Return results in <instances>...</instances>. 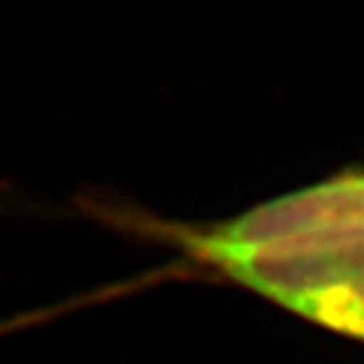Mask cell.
I'll list each match as a JSON object with an SVG mask.
<instances>
[{
    "label": "cell",
    "instance_id": "7a4b0ae2",
    "mask_svg": "<svg viewBox=\"0 0 364 364\" xmlns=\"http://www.w3.org/2000/svg\"><path fill=\"white\" fill-rule=\"evenodd\" d=\"M305 240H364V168H343L189 235V246L248 248Z\"/></svg>",
    "mask_w": 364,
    "mask_h": 364
},
{
    "label": "cell",
    "instance_id": "6da1fadb",
    "mask_svg": "<svg viewBox=\"0 0 364 364\" xmlns=\"http://www.w3.org/2000/svg\"><path fill=\"white\" fill-rule=\"evenodd\" d=\"M192 251L235 284L364 346V240L192 246Z\"/></svg>",
    "mask_w": 364,
    "mask_h": 364
}]
</instances>
